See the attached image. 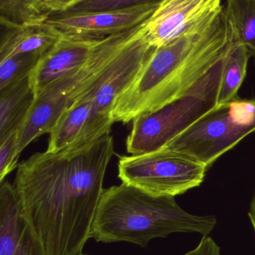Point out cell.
<instances>
[{
  "instance_id": "1",
  "label": "cell",
  "mask_w": 255,
  "mask_h": 255,
  "mask_svg": "<svg viewBox=\"0 0 255 255\" xmlns=\"http://www.w3.org/2000/svg\"><path fill=\"white\" fill-rule=\"evenodd\" d=\"M115 154L112 135L57 152H38L19 163L13 187L47 255H80Z\"/></svg>"
},
{
  "instance_id": "2",
  "label": "cell",
  "mask_w": 255,
  "mask_h": 255,
  "mask_svg": "<svg viewBox=\"0 0 255 255\" xmlns=\"http://www.w3.org/2000/svg\"><path fill=\"white\" fill-rule=\"evenodd\" d=\"M225 9L174 41L153 48L137 78L115 103V123L129 124L184 95L219 61L232 43Z\"/></svg>"
},
{
  "instance_id": "3",
  "label": "cell",
  "mask_w": 255,
  "mask_h": 255,
  "mask_svg": "<svg viewBox=\"0 0 255 255\" xmlns=\"http://www.w3.org/2000/svg\"><path fill=\"white\" fill-rule=\"evenodd\" d=\"M217 223L215 216L184 211L173 196H154L121 183L103 190L90 236L97 243L127 242L145 248L152 240L174 233L208 236Z\"/></svg>"
},
{
  "instance_id": "4",
  "label": "cell",
  "mask_w": 255,
  "mask_h": 255,
  "mask_svg": "<svg viewBox=\"0 0 255 255\" xmlns=\"http://www.w3.org/2000/svg\"><path fill=\"white\" fill-rule=\"evenodd\" d=\"M141 25L102 39L82 67L57 81L34 98L18 132L16 158L36 138L49 133L61 114L95 85Z\"/></svg>"
},
{
  "instance_id": "5",
  "label": "cell",
  "mask_w": 255,
  "mask_h": 255,
  "mask_svg": "<svg viewBox=\"0 0 255 255\" xmlns=\"http://www.w3.org/2000/svg\"><path fill=\"white\" fill-rule=\"evenodd\" d=\"M225 58L184 95L155 112L133 120L126 142L128 153L136 155L162 149L217 107Z\"/></svg>"
},
{
  "instance_id": "6",
  "label": "cell",
  "mask_w": 255,
  "mask_h": 255,
  "mask_svg": "<svg viewBox=\"0 0 255 255\" xmlns=\"http://www.w3.org/2000/svg\"><path fill=\"white\" fill-rule=\"evenodd\" d=\"M255 132V100L239 97L204 115L164 148L190 156L209 167Z\"/></svg>"
},
{
  "instance_id": "7",
  "label": "cell",
  "mask_w": 255,
  "mask_h": 255,
  "mask_svg": "<svg viewBox=\"0 0 255 255\" xmlns=\"http://www.w3.org/2000/svg\"><path fill=\"white\" fill-rule=\"evenodd\" d=\"M140 27L115 57L100 80L74 103L88 117V143L110 133L115 124L113 110L120 96L134 82L153 48Z\"/></svg>"
},
{
  "instance_id": "8",
  "label": "cell",
  "mask_w": 255,
  "mask_h": 255,
  "mask_svg": "<svg viewBox=\"0 0 255 255\" xmlns=\"http://www.w3.org/2000/svg\"><path fill=\"white\" fill-rule=\"evenodd\" d=\"M208 169L190 156L166 148L121 156L118 163L122 183L154 196L173 197L199 187Z\"/></svg>"
},
{
  "instance_id": "9",
  "label": "cell",
  "mask_w": 255,
  "mask_h": 255,
  "mask_svg": "<svg viewBox=\"0 0 255 255\" xmlns=\"http://www.w3.org/2000/svg\"><path fill=\"white\" fill-rule=\"evenodd\" d=\"M222 0H166L145 22L140 33L151 47L179 38L218 14Z\"/></svg>"
},
{
  "instance_id": "10",
  "label": "cell",
  "mask_w": 255,
  "mask_h": 255,
  "mask_svg": "<svg viewBox=\"0 0 255 255\" xmlns=\"http://www.w3.org/2000/svg\"><path fill=\"white\" fill-rule=\"evenodd\" d=\"M101 40L62 35L50 49L40 57L28 76L34 98L57 81L82 67Z\"/></svg>"
},
{
  "instance_id": "11",
  "label": "cell",
  "mask_w": 255,
  "mask_h": 255,
  "mask_svg": "<svg viewBox=\"0 0 255 255\" xmlns=\"http://www.w3.org/2000/svg\"><path fill=\"white\" fill-rule=\"evenodd\" d=\"M157 7L102 11L67 16H50L45 20L61 35L103 39L135 28L147 20Z\"/></svg>"
},
{
  "instance_id": "12",
  "label": "cell",
  "mask_w": 255,
  "mask_h": 255,
  "mask_svg": "<svg viewBox=\"0 0 255 255\" xmlns=\"http://www.w3.org/2000/svg\"><path fill=\"white\" fill-rule=\"evenodd\" d=\"M0 255H47L13 184L0 181Z\"/></svg>"
},
{
  "instance_id": "13",
  "label": "cell",
  "mask_w": 255,
  "mask_h": 255,
  "mask_svg": "<svg viewBox=\"0 0 255 255\" xmlns=\"http://www.w3.org/2000/svg\"><path fill=\"white\" fill-rule=\"evenodd\" d=\"M0 25V61L22 53L37 54L42 56L62 37L45 21L27 25Z\"/></svg>"
},
{
  "instance_id": "14",
  "label": "cell",
  "mask_w": 255,
  "mask_h": 255,
  "mask_svg": "<svg viewBox=\"0 0 255 255\" xmlns=\"http://www.w3.org/2000/svg\"><path fill=\"white\" fill-rule=\"evenodd\" d=\"M34 100L28 78L0 90V138L19 132Z\"/></svg>"
},
{
  "instance_id": "15",
  "label": "cell",
  "mask_w": 255,
  "mask_h": 255,
  "mask_svg": "<svg viewBox=\"0 0 255 255\" xmlns=\"http://www.w3.org/2000/svg\"><path fill=\"white\" fill-rule=\"evenodd\" d=\"M232 36V35H231ZM230 49L224 61L218 105L225 104L238 97V91L247 76L250 55L241 42L232 37Z\"/></svg>"
},
{
  "instance_id": "16",
  "label": "cell",
  "mask_w": 255,
  "mask_h": 255,
  "mask_svg": "<svg viewBox=\"0 0 255 255\" xmlns=\"http://www.w3.org/2000/svg\"><path fill=\"white\" fill-rule=\"evenodd\" d=\"M224 9L231 35L255 59V0H227Z\"/></svg>"
},
{
  "instance_id": "17",
  "label": "cell",
  "mask_w": 255,
  "mask_h": 255,
  "mask_svg": "<svg viewBox=\"0 0 255 255\" xmlns=\"http://www.w3.org/2000/svg\"><path fill=\"white\" fill-rule=\"evenodd\" d=\"M165 1L166 0H81L67 10L50 16H67L94 12L120 11L144 7H158Z\"/></svg>"
},
{
  "instance_id": "18",
  "label": "cell",
  "mask_w": 255,
  "mask_h": 255,
  "mask_svg": "<svg viewBox=\"0 0 255 255\" xmlns=\"http://www.w3.org/2000/svg\"><path fill=\"white\" fill-rule=\"evenodd\" d=\"M40 57L37 54L22 53L0 61V90L28 78Z\"/></svg>"
},
{
  "instance_id": "19",
  "label": "cell",
  "mask_w": 255,
  "mask_h": 255,
  "mask_svg": "<svg viewBox=\"0 0 255 255\" xmlns=\"http://www.w3.org/2000/svg\"><path fill=\"white\" fill-rule=\"evenodd\" d=\"M46 19L36 11L32 0H0V23L27 25Z\"/></svg>"
},
{
  "instance_id": "20",
  "label": "cell",
  "mask_w": 255,
  "mask_h": 255,
  "mask_svg": "<svg viewBox=\"0 0 255 255\" xmlns=\"http://www.w3.org/2000/svg\"><path fill=\"white\" fill-rule=\"evenodd\" d=\"M17 134L18 132H13L0 138V181L19 166L15 154Z\"/></svg>"
},
{
  "instance_id": "21",
  "label": "cell",
  "mask_w": 255,
  "mask_h": 255,
  "mask_svg": "<svg viewBox=\"0 0 255 255\" xmlns=\"http://www.w3.org/2000/svg\"><path fill=\"white\" fill-rule=\"evenodd\" d=\"M81 0H32L36 11L47 19L50 15L67 10Z\"/></svg>"
},
{
  "instance_id": "22",
  "label": "cell",
  "mask_w": 255,
  "mask_h": 255,
  "mask_svg": "<svg viewBox=\"0 0 255 255\" xmlns=\"http://www.w3.org/2000/svg\"><path fill=\"white\" fill-rule=\"evenodd\" d=\"M184 255H220V247L209 237H203L196 249Z\"/></svg>"
},
{
  "instance_id": "23",
  "label": "cell",
  "mask_w": 255,
  "mask_h": 255,
  "mask_svg": "<svg viewBox=\"0 0 255 255\" xmlns=\"http://www.w3.org/2000/svg\"><path fill=\"white\" fill-rule=\"evenodd\" d=\"M249 217H250V220H251L252 224H253V228H254L255 233V192L254 196H253V200L250 205V211H249Z\"/></svg>"
},
{
  "instance_id": "24",
  "label": "cell",
  "mask_w": 255,
  "mask_h": 255,
  "mask_svg": "<svg viewBox=\"0 0 255 255\" xmlns=\"http://www.w3.org/2000/svg\"><path fill=\"white\" fill-rule=\"evenodd\" d=\"M80 255H86V254H83V253H82V254H81Z\"/></svg>"
}]
</instances>
